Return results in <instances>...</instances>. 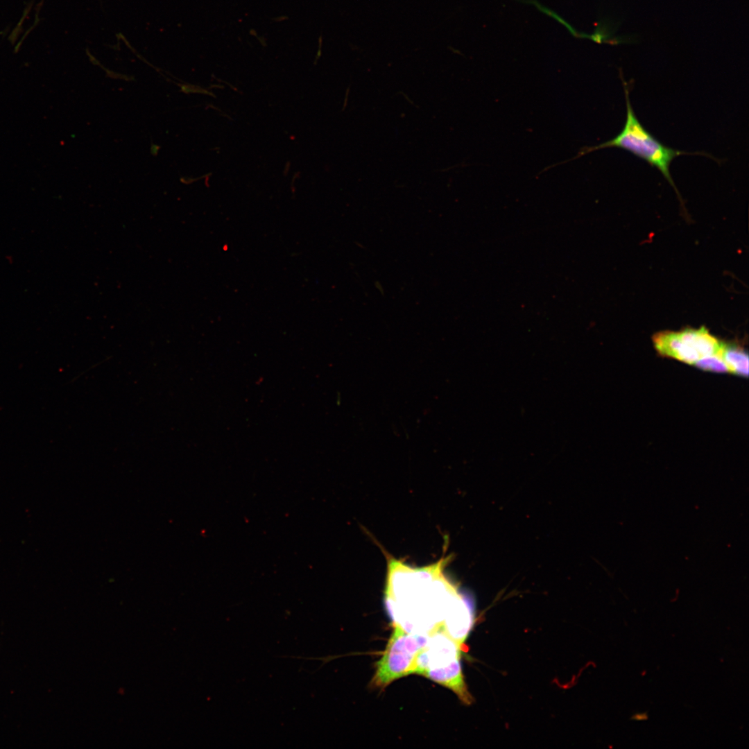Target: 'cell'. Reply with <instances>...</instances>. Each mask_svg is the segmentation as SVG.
<instances>
[{
	"mask_svg": "<svg viewBox=\"0 0 749 749\" xmlns=\"http://www.w3.org/2000/svg\"><path fill=\"white\" fill-rule=\"evenodd\" d=\"M623 85L626 103V118L621 131L616 137L605 142L594 146L583 147L575 157L553 166L574 160L599 149L612 147L622 148L657 168L673 187L681 200L671 175L670 166L675 157L688 153L665 146L643 126L635 114L630 100L628 84L623 79Z\"/></svg>",
	"mask_w": 749,
	"mask_h": 749,
	"instance_id": "cell-1",
	"label": "cell"
},
{
	"mask_svg": "<svg viewBox=\"0 0 749 749\" xmlns=\"http://www.w3.org/2000/svg\"><path fill=\"white\" fill-rule=\"evenodd\" d=\"M429 633H413L395 623L386 648L377 663L372 684L385 688L394 680L412 673L417 655L427 645Z\"/></svg>",
	"mask_w": 749,
	"mask_h": 749,
	"instance_id": "cell-2",
	"label": "cell"
},
{
	"mask_svg": "<svg viewBox=\"0 0 749 749\" xmlns=\"http://www.w3.org/2000/svg\"><path fill=\"white\" fill-rule=\"evenodd\" d=\"M652 341L660 355L689 365L718 353L723 343L705 327L662 331L653 335Z\"/></svg>",
	"mask_w": 749,
	"mask_h": 749,
	"instance_id": "cell-3",
	"label": "cell"
},
{
	"mask_svg": "<svg viewBox=\"0 0 749 749\" xmlns=\"http://www.w3.org/2000/svg\"><path fill=\"white\" fill-rule=\"evenodd\" d=\"M718 354L726 365L728 372L748 377V354L742 346L723 341Z\"/></svg>",
	"mask_w": 749,
	"mask_h": 749,
	"instance_id": "cell-4",
	"label": "cell"
},
{
	"mask_svg": "<svg viewBox=\"0 0 749 749\" xmlns=\"http://www.w3.org/2000/svg\"><path fill=\"white\" fill-rule=\"evenodd\" d=\"M694 365L707 372L718 373L728 372V368L718 354V352L702 358L696 361Z\"/></svg>",
	"mask_w": 749,
	"mask_h": 749,
	"instance_id": "cell-5",
	"label": "cell"
},
{
	"mask_svg": "<svg viewBox=\"0 0 749 749\" xmlns=\"http://www.w3.org/2000/svg\"><path fill=\"white\" fill-rule=\"evenodd\" d=\"M619 24L620 22H615L610 19L605 18L601 20L594 33L591 36V39L600 44L603 42H605L616 31Z\"/></svg>",
	"mask_w": 749,
	"mask_h": 749,
	"instance_id": "cell-6",
	"label": "cell"
},
{
	"mask_svg": "<svg viewBox=\"0 0 749 749\" xmlns=\"http://www.w3.org/2000/svg\"><path fill=\"white\" fill-rule=\"evenodd\" d=\"M638 42V35L637 34H624L610 38L605 41V43L611 45H618L620 44H634Z\"/></svg>",
	"mask_w": 749,
	"mask_h": 749,
	"instance_id": "cell-7",
	"label": "cell"
}]
</instances>
